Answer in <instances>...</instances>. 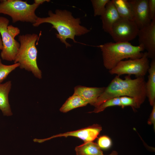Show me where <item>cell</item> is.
I'll list each match as a JSON object with an SVG mask.
<instances>
[{"label": "cell", "instance_id": "1", "mask_svg": "<svg viewBox=\"0 0 155 155\" xmlns=\"http://www.w3.org/2000/svg\"><path fill=\"white\" fill-rule=\"evenodd\" d=\"M48 15L49 16L47 17H38L35 23L32 24L33 26L38 27L44 23L51 24L52 28H55L58 32L56 34L57 38L65 44L67 48L71 46V44L66 41L67 39L72 40L74 43H78L75 39V36H81L90 31L81 25L80 18H75L72 13L68 10L57 9L53 13L50 10Z\"/></svg>", "mask_w": 155, "mask_h": 155}, {"label": "cell", "instance_id": "2", "mask_svg": "<svg viewBox=\"0 0 155 155\" xmlns=\"http://www.w3.org/2000/svg\"><path fill=\"white\" fill-rule=\"evenodd\" d=\"M146 83L144 77L132 79L128 75L123 80L116 75L105 87L93 106L96 107L114 98L127 96L134 98L140 108L147 97Z\"/></svg>", "mask_w": 155, "mask_h": 155}, {"label": "cell", "instance_id": "3", "mask_svg": "<svg viewBox=\"0 0 155 155\" xmlns=\"http://www.w3.org/2000/svg\"><path fill=\"white\" fill-rule=\"evenodd\" d=\"M102 52L103 65L110 70L125 59H135L141 58L144 49L141 45L135 46L129 42H108L97 46Z\"/></svg>", "mask_w": 155, "mask_h": 155}, {"label": "cell", "instance_id": "4", "mask_svg": "<svg viewBox=\"0 0 155 155\" xmlns=\"http://www.w3.org/2000/svg\"><path fill=\"white\" fill-rule=\"evenodd\" d=\"M38 38L35 33L26 34L18 36L20 47L14 61L18 63L21 69L31 72L36 78H42V72L37 63L38 51L36 42Z\"/></svg>", "mask_w": 155, "mask_h": 155}, {"label": "cell", "instance_id": "5", "mask_svg": "<svg viewBox=\"0 0 155 155\" xmlns=\"http://www.w3.org/2000/svg\"><path fill=\"white\" fill-rule=\"evenodd\" d=\"M50 1L49 0H35L34 3L31 4L26 1L20 0H0V13L11 17L13 23L21 21L33 24L38 17L35 13L36 9L40 5Z\"/></svg>", "mask_w": 155, "mask_h": 155}, {"label": "cell", "instance_id": "6", "mask_svg": "<svg viewBox=\"0 0 155 155\" xmlns=\"http://www.w3.org/2000/svg\"><path fill=\"white\" fill-rule=\"evenodd\" d=\"M7 18L0 16V34L3 44L1 57L3 60L14 61L20 47V43L15 39L20 32V29L12 25H9Z\"/></svg>", "mask_w": 155, "mask_h": 155}, {"label": "cell", "instance_id": "7", "mask_svg": "<svg viewBox=\"0 0 155 155\" xmlns=\"http://www.w3.org/2000/svg\"><path fill=\"white\" fill-rule=\"evenodd\" d=\"M148 58L146 52L140 58L122 61L109 70V73L111 75L116 74L119 76L127 74L134 75L136 78L144 77L150 67Z\"/></svg>", "mask_w": 155, "mask_h": 155}, {"label": "cell", "instance_id": "8", "mask_svg": "<svg viewBox=\"0 0 155 155\" xmlns=\"http://www.w3.org/2000/svg\"><path fill=\"white\" fill-rule=\"evenodd\" d=\"M139 29L133 20L120 18L109 34L115 42H129L137 36Z\"/></svg>", "mask_w": 155, "mask_h": 155}, {"label": "cell", "instance_id": "9", "mask_svg": "<svg viewBox=\"0 0 155 155\" xmlns=\"http://www.w3.org/2000/svg\"><path fill=\"white\" fill-rule=\"evenodd\" d=\"M102 129V128L100 125L97 124H94L77 130L60 133L47 138L43 139H35L34 141V142L40 143L55 137L72 136L81 139L84 141V142H92L97 137Z\"/></svg>", "mask_w": 155, "mask_h": 155}, {"label": "cell", "instance_id": "10", "mask_svg": "<svg viewBox=\"0 0 155 155\" xmlns=\"http://www.w3.org/2000/svg\"><path fill=\"white\" fill-rule=\"evenodd\" d=\"M139 45L146 49L148 58L155 59V18L148 25L139 29Z\"/></svg>", "mask_w": 155, "mask_h": 155}, {"label": "cell", "instance_id": "11", "mask_svg": "<svg viewBox=\"0 0 155 155\" xmlns=\"http://www.w3.org/2000/svg\"><path fill=\"white\" fill-rule=\"evenodd\" d=\"M133 16V20L139 29L151 23L148 7V0H129Z\"/></svg>", "mask_w": 155, "mask_h": 155}, {"label": "cell", "instance_id": "12", "mask_svg": "<svg viewBox=\"0 0 155 155\" xmlns=\"http://www.w3.org/2000/svg\"><path fill=\"white\" fill-rule=\"evenodd\" d=\"M102 29L110 34L114 24L120 18L115 5L111 0L107 4L105 11L101 16Z\"/></svg>", "mask_w": 155, "mask_h": 155}, {"label": "cell", "instance_id": "13", "mask_svg": "<svg viewBox=\"0 0 155 155\" xmlns=\"http://www.w3.org/2000/svg\"><path fill=\"white\" fill-rule=\"evenodd\" d=\"M105 88V87H89L78 86L75 87L74 94L80 97L88 104L93 106Z\"/></svg>", "mask_w": 155, "mask_h": 155}, {"label": "cell", "instance_id": "14", "mask_svg": "<svg viewBox=\"0 0 155 155\" xmlns=\"http://www.w3.org/2000/svg\"><path fill=\"white\" fill-rule=\"evenodd\" d=\"M11 87V81L0 84V110L4 115L7 116L12 115L8 98Z\"/></svg>", "mask_w": 155, "mask_h": 155}, {"label": "cell", "instance_id": "15", "mask_svg": "<svg viewBox=\"0 0 155 155\" xmlns=\"http://www.w3.org/2000/svg\"><path fill=\"white\" fill-rule=\"evenodd\" d=\"M148 80L146 83V96L150 105L155 103V59H152L148 71Z\"/></svg>", "mask_w": 155, "mask_h": 155}, {"label": "cell", "instance_id": "16", "mask_svg": "<svg viewBox=\"0 0 155 155\" xmlns=\"http://www.w3.org/2000/svg\"><path fill=\"white\" fill-rule=\"evenodd\" d=\"M76 155H104L98 144L92 142H84L75 148Z\"/></svg>", "mask_w": 155, "mask_h": 155}, {"label": "cell", "instance_id": "17", "mask_svg": "<svg viewBox=\"0 0 155 155\" xmlns=\"http://www.w3.org/2000/svg\"><path fill=\"white\" fill-rule=\"evenodd\" d=\"M120 18L133 20L131 6L127 0H111Z\"/></svg>", "mask_w": 155, "mask_h": 155}, {"label": "cell", "instance_id": "18", "mask_svg": "<svg viewBox=\"0 0 155 155\" xmlns=\"http://www.w3.org/2000/svg\"><path fill=\"white\" fill-rule=\"evenodd\" d=\"M88 103L78 95L73 94L67 100L60 109L61 112L67 113L74 108L86 105Z\"/></svg>", "mask_w": 155, "mask_h": 155}, {"label": "cell", "instance_id": "19", "mask_svg": "<svg viewBox=\"0 0 155 155\" xmlns=\"http://www.w3.org/2000/svg\"><path fill=\"white\" fill-rule=\"evenodd\" d=\"M18 63L7 65L3 64L0 58V84L7 78L8 75L13 71L19 67Z\"/></svg>", "mask_w": 155, "mask_h": 155}, {"label": "cell", "instance_id": "20", "mask_svg": "<svg viewBox=\"0 0 155 155\" xmlns=\"http://www.w3.org/2000/svg\"><path fill=\"white\" fill-rule=\"evenodd\" d=\"M110 0H91L94 16H101L104 12L107 4Z\"/></svg>", "mask_w": 155, "mask_h": 155}, {"label": "cell", "instance_id": "21", "mask_svg": "<svg viewBox=\"0 0 155 155\" xmlns=\"http://www.w3.org/2000/svg\"><path fill=\"white\" fill-rule=\"evenodd\" d=\"M113 106H121L120 97L114 98L105 101L98 106L95 107L93 111L89 113H99L103 111L108 107Z\"/></svg>", "mask_w": 155, "mask_h": 155}, {"label": "cell", "instance_id": "22", "mask_svg": "<svg viewBox=\"0 0 155 155\" xmlns=\"http://www.w3.org/2000/svg\"><path fill=\"white\" fill-rule=\"evenodd\" d=\"M120 98L121 106L122 108L127 106H131L133 109L139 108L137 101L134 98L127 96H122L120 97Z\"/></svg>", "mask_w": 155, "mask_h": 155}, {"label": "cell", "instance_id": "23", "mask_svg": "<svg viewBox=\"0 0 155 155\" xmlns=\"http://www.w3.org/2000/svg\"><path fill=\"white\" fill-rule=\"evenodd\" d=\"M97 144L101 149L106 150L111 147L112 143L111 139L108 137L102 135L98 138Z\"/></svg>", "mask_w": 155, "mask_h": 155}, {"label": "cell", "instance_id": "24", "mask_svg": "<svg viewBox=\"0 0 155 155\" xmlns=\"http://www.w3.org/2000/svg\"><path fill=\"white\" fill-rule=\"evenodd\" d=\"M148 7L150 19L155 18V0H148Z\"/></svg>", "mask_w": 155, "mask_h": 155}, {"label": "cell", "instance_id": "25", "mask_svg": "<svg viewBox=\"0 0 155 155\" xmlns=\"http://www.w3.org/2000/svg\"><path fill=\"white\" fill-rule=\"evenodd\" d=\"M153 108L150 114V118L148 121L149 125L153 124L154 129H155V103L152 106Z\"/></svg>", "mask_w": 155, "mask_h": 155}, {"label": "cell", "instance_id": "26", "mask_svg": "<svg viewBox=\"0 0 155 155\" xmlns=\"http://www.w3.org/2000/svg\"><path fill=\"white\" fill-rule=\"evenodd\" d=\"M3 44L1 39L0 34V50H2L3 49Z\"/></svg>", "mask_w": 155, "mask_h": 155}, {"label": "cell", "instance_id": "27", "mask_svg": "<svg viewBox=\"0 0 155 155\" xmlns=\"http://www.w3.org/2000/svg\"><path fill=\"white\" fill-rule=\"evenodd\" d=\"M118 154L117 152L115 151H113L112 152L108 155H118Z\"/></svg>", "mask_w": 155, "mask_h": 155}]
</instances>
